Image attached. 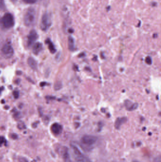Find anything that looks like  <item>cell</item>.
Listing matches in <instances>:
<instances>
[{
	"instance_id": "6da1fadb",
	"label": "cell",
	"mask_w": 161,
	"mask_h": 162,
	"mask_svg": "<svg viewBox=\"0 0 161 162\" xmlns=\"http://www.w3.org/2000/svg\"><path fill=\"white\" fill-rule=\"evenodd\" d=\"M97 138L93 135H86L82 137L80 141L81 146L83 149L90 150L97 143Z\"/></svg>"
},
{
	"instance_id": "7a4b0ae2",
	"label": "cell",
	"mask_w": 161,
	"mask_h": 162,
	"mask_svg": "<svg viewBox=\"0 0 161 162\" xmlns=\"http://www.w3.org/2000/svg\"><path fill=\"white\" fill-rule=\"evenodd\" d=\"M74 156V162H91L90 159L85 156L78 146L75 145H71Z\"/></svg>"
},
{
	"instance_id": "3957f363",
	"label": "cell",
	"mask_w": 161,
	"mask_h": 162,
	"mask_svg": "<svg viewBox=\"0 0 161 162\" xmlns=\"http://www.w3.org/2000/svg\"><path fill=\"white\" fill-rule=\"evenodd\" d=\"M35 21V12L33 8H29L26 12L24 18V23L27 26H31Z\"/></svg>"
},
{
	"instance_id": "277c9868",
	"label": "cell",
	"mask_w": 161,
	"mask_h": 162,
	"mask_svg": "<svg viewBox=\"0 0 161 162\" xmlns=\"http://www.w3.org/2000/svg\"><path fill=\"white\" fill-rule=\"evenodd\" d=\"M2 26L6 28H10L14 25V19L13 15L6 13L4 15L1 21Z\"/></svg>"
},
{
	"instance_id": "5b68a950",
	"label": "cell",
	"mask_w": 161,
	"mask_h": 162,
	"mask_svg": "<svg viewBox=\"0 0 161 162\" xmlns=\"http://www.w3.org/2000/svg\"><path fill=\"white\" fill-rule=\"evenodd\" d=\"M52 24L51 17L49 14L45 13L42 18L40 28L43 31H46L49 29Z\"/></svg>"
},
{
	"instance_id": "8992f818",
	"label": "cell",
	"mask_w": 161,
	"mask_h": 162,
	"mask_svg": "<svg viewBox=\"0 0 161 162\" xmlns=\"http://www.w3.org/2000/svg\"><path fill=\"white\" fill-rule=\"evenodd\" d=\"M2 54L4 58H10L14 54V50L11 44L6 43L2 47L1 49Z\"/></svg>"
},
{
	"instance_id": "52a82bcc",
	"label": "cell",
	"mask_w": 161,
	"mask_h": 162,
	"mask_svg": "<svg viewBox=\"0 0 161 162\" xmlns=\"http://www.w3.org/2000/svg\"><path fill=\"white\" fill-rule=\"evenodd\" d=\"M38 38V35L35 30H31L27 37V45L30 46L32 45Z\"/></svg>"
},
{
	"instance_id": "ba28073f",
	"label": "cell",
	"mask_w": 161,
	"mask_h": 162,
	"mask_svg": "<svg viewBox=\"0 0 161 162\" xmlns=\"http://www.w3.org/2000/svg\"><path fill=\"white\" fill-rule=\"evenodd\" d=\"M125 107L128 111H133L136 110L138 106V104L134 103L129 100H126L124 102Z\"/></svg>"
},
{
	"instance_id": "9c48e42d",
	"label": "cell",
	"mask_w": 161,
	"mask_h": 162,
	"mask_svg": "<svg viewBox=\"0 0 161 162\" xmlns=\"http://www.w3.org/2000/svg\"><path fill=\"white\" fill-rule=\"evenodd\" d=\"M51 131L55 135H59L62 132V126L59 123H55L51 126Z\"/></svg>"
},
{
	"instance_id": "30bf717a",
	"label": "cell",
	"mask_w": 161,
	"mask_h": 162,
	"mask_svg": "<svg viewBox=\"0 0 161 162\" xmlns=\"http://www.w3.org/2000/svg\"><path fill=\"white\" fill-rule=\"evenodd\" d=\"M61 155L65 162H71L70 159L69 150L66 147H63L61 150Z\"/></svg>"
},
{
	"instance_id": "8fae6325",
	"label": "cell",
	"mask_w": 161,
	"mask_h": 162,
	"mask_svg": "<svg viewBox=\"0 0 161 162\" xmlns=\"http://www.w3.org/2000/svg\"><path fill=\"white\" fill-rule=\"evenodd\" d=\"M127 121V118L126 117L118 118L116 120L114 124L115 128L117 130H119L121 128V126L123 125L125 123H126Z\"/></svg>"
},
{
	"instance_id": "7c38bea8",
	"label": "cell",
	"mask_w": 161,
	"mask_h": 162,
	"mask_svg": "<svg viewBox=\"0 0 161 162\" xmlns=\"http://www.w3.org/2000/svg\"><path fill=\"white\" fill-rule=\"evenodd\" d=\"M42 47H43V45L40 42H36L33 47V53L35 55H38L42 49Z\"/></svg>"
},
{
	"instance_id": "4fadbf2b",
	"label": "cell",
	"mask_w": 161,
	"mask_h": 162,
	"mask_svg": "<svg viewBox=\"0 0 161 162\" xmlns=\"http://www.w3.org/2000/svg\"><path fill=\"white\" fill-rule=\"evenodd\" d=\"M27 64L29 67L33 70H36L38 69V63L32 57H29L27 59Z\"/></svg>"
},
{
	"instance_id": "5bb4252c",
	"label": "cell",
	"mask_w": 161,
	"mask_h": 162,
	"mask_svg": "<svg viewBox=\"0 0 161 162\" xmlns=\"http://www.w3.org/2000/svg\"><path fill=\"white\" fill-rule=\"evenodd\" d=\"M46 43L48 45V48L50 50V52L52 54L55 53L56 51V49L53 43L50 40L47 39L46 41Z\"/></svg>"
},
{
	"instance_id": "9a60e30c",
	"label": "cell",
	"mask_w": 161,
	"mask_h": 162,
	"mask_svg": "<svg viewBox=\"0 0 161 162\" xmlns=\"http://www.w3.org/2000/svg\"><path fill=\"white\" fill-rule=\"evenodd\" d=\"M68 47H69V50L71 51H73L75 49L74 40L71 36H70L68 39Z\"/></svg>"
},
{
	"instance_id": "2e32d148",
	"label": "cell",
	"mask_w": 161,
	"mask_h": 162,
	"mask_svg": "<svg viewBox=\"0 0 161 162\" xmlns=\"http://www.w3.org/2000/svg\"><path fill=\"white\" fill-rule=\"evenodd\" d=\"M62 83H61L60 81H58V82H56V83H55V85H54V90H56V91L60 90V89L62 88Z\"/></svg>"
},
{
	"instance_id": "e0dca14e",
	"label": "cell",
	"mask_w": 161,
	"mask_h": 162,
	"mask_svg": "<svg viewBox=\"0 0 161 162\" xmlns=\"http://www.w3.org/2000/svg\"><path fill=\"white\" fill-rule=\"evenodd\" d=\"M6 140L2 136H0V146H1L4 144H6Z\"/></svg>"
},
{
	"instance_id": "ac0fdd59",
	"label": "cell",
	"mask_w": 161,
	"mask_h": 162,
	"mask_svg": "<svg viewBox=\"0 0 161 162\" xmlns=\"http://www.w3.org/2000/svg\"><path fill=\"white\" fill-rule=\"evenodd\" d=\"M145 61L146 63H147V64H148V65H151V64H152V59H151V58L150 57H147L146 58H145Z\"/></svg>"
},
{
	"instance_id": "d6986e66",
	"label": "cell",
	"mask_w": 161,
	"mask_h": 162,
	"mask_svg": "<svg viewBox=\"0 0 161 162\" xmlns=\"http://www.w3.org/2000/svg\"><path fill=\"white\" fill-rule=\"evenodd\" d=\"M23 1L28 4H33L35 3L37 1V0H23Z\"/></svg>"
},
{
	"instance_id": "ffe728a7",
	"label": "cell",
	"mask_w": 161,
	"mask_h": 162,
	"mask_svg": "<svg viewBox=\"0 0 161 162\" xmlns=\"http://www.w3.org/2000/svg\"><path fill=\"white\" fill-rule=\"evenodd\" d=\"M18 128L19 129H20V130H22V129H25L26 127H25V125H24V124L23 123H19L18 125Z\"/></svg>"
},
{
	"instance_id": "44dd1931",
	"label": "cell",
	"mask_w": 161,
	"mask_h": 162,
	"mask_svg": "<svg viewBox=\"0 0 161 162\" xmlns=\"http://www.w3.org/2000/svg\"><path fill=\"white\" fill-rule=\"evenodd\" d=\"M19 160L20 162H28V161L26 158L23 157H20L19 158Z\"/></svg>"
},
{
	"instance_id": "7402d4cb",
	"label": "cell",
	"mask_w": 161,
	"mask_h": 162,
	"mask_svg": "<svg viewBox=\"0 0 161 162\" xmlns=\"http://www.w3.org/2000/svg\"><path fill=\"white\" fill-rule=\"evenodd\" d=\"M13 96L15 98L17 99L19 98V92H18V91H14L13 93Z\"/></svg>"
},
{
	"instance_id": "603a6c76",
	"label": "cell",
	"mask_w": 161,
	"mask_h": 162,
	"mask_svg": "<svg viewBox=\"0 0 161 162\" xmlns=\"http://www.w3.org/2000/svg\"><path fill=\"white\" fill-rule=\"evenodd\" d=\"M12 136V138H13V139H16V138H17V137H18V136H17V135L15 134H13Z\"/></svg>"
},
{
	"instance_id": "cb8c5ba5",
	"label": "cell",
	"mask_w": 161,
	"mask_h": 162,
	"mask_svg": "<svg viewBox=\"0 0 161 162\" xmlns=\"http://www.w3.org/2000/svg\"><path fill=\"white\" fill-rule=\"evenodd\" d=\"M17 0H11V1L13 2H16L17 1Z\"/></svg>"
},
{
	"instance_id": "d4e9b609",
	"label": "cell",
	"mask_w": 161,
	"mask_h": 162,
	"mask_svg": "<svg viewBox=\"0 0 161 162\" xmlns=\"http://www.w3.org/2000/svg\"><path fill=\"white\" fill-rule=\"evenodd\" d=\"M138 162V161H133V162Z\"/></svg>"
}]
</instances>
